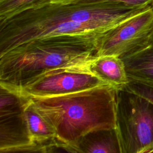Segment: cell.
<instances>
[{
    "label": "cell",
    "instance_id": "4",
    "mask_svg": "<svg viewBox=\"0 0 153 153\" xmlns=\"http://www.w3.org/2000/svg\"><path fill=\"white\" fill-rule=\"evenodd\" d=\"M116 120L121 153L153 152V105L148 100L117 90Z\"/></svg>",
    "mask_w": 153,
    "mask_h": 153
},
{
    "label": "cell",
    "instance_id": "9",
    "mask_svg": "<svg viewBox=\"0 0 153 153\" xmlns=\"http://www.w3.org/2000/svg\"><path fill=\"white\" fill-rule=\"evenodd\" d=\"M129 82L153 90V45H143L120 57Z\"/></svg>",
    "mask_w": 153,
    "mask_h": 153
},
{
    "label": "cell",
    "instance_id": "5",
    "mask_svg": "<svg viewBox=\"0 0 153 153\" xmlns=\"http://www.w3.org/2000/svg\"><path fill=\"white\" fill-rule=\"evenodd\" d=\"M103 85L108 84L89 70L61 68L46 72L25 85L12 90L27 97H49L75 93Z\"/></svg>",
    "mask_w": 153,
    "mask_h": 153
},
{
    "label": "cell",
    "instance_id": "3",
    "mask_svg": "<svg viewBox=\"0 0 153 153\" xmlns=\"http://www.w3.org/2000/svg\"><path fill=\"white\" fill-rule=\"evenodd\" d=\"M117 91L103 85L66 94L29 98L54 128L57 140L72 152H78V142L84 135L117 128Z\"/></svg>",
    "mask_w": 153,
    "mask_h": 153
},
{
    "label": "cell",
    "instance_id": "6",
    "mask_svg": "<svg viewBox=\"0 0 153 153\" xmlns=\"http://www.w3.org/2000/svg\"><path fill=\"white\" fill-rule=\"evenodd\" d=\"M153 25V7L108 30L97 40L96 56L122 57L140 47Z\"/></svg>",
    "mask_w": 153,
    "mask_h": 153
},
{
    "label": "cell",
    "instance_id": "11",
    "mask_svg": "<svg viewBox=\"0 0 153 153\" xmlns=\"http://www.w3.org/2000/svg\"><path fill=\"white\" fill-rule=\"evenodd\" d=\"M76 148L78 152L121 153L117 128L91 131L80 138Z\"/></svg>",
    "mask_w": 153,
    "mask_h": 153
},
{
    "label": "cell",
    "instance_id": "2",
    "mask_svg": "<svg viewBox=\"0 0 153 153\" xmlns=\"http://www.w3.org/2000/svg\"><path fill=\"white\" fill-rule=\"evenodd\" d=\"M90 35H59L34 39L0 55V85L17 89L57 69L89 70L97 57V40Z\"/></svg>",
    "mask_w": 153,
    "mask_h": 153
},
{
    "label": "cell",
    "instance_id": "14",
    "mask_svg": "<svg viewBox=\"0 0 153 153\" xmlns=\"http://www.w3.org/2000/svg\"><path fill=\"white\" fill-rule=\"evenodd\" d=\"M143 45H153V25L145 41L140 47Z\"/></svg>",
    "mask_w": 153,
    "mask_h": 153
},
{
    "label": "cell",
    "instance_id": "7",
    "mask_svg": "<svg viewBox=\"0 0 153 153\" xmlns=\"http://www.w3.org/2000/svg\"><path fill=\"white\" fill-rule=\"evenodd\" d=\"M24 114L31 140V152H71L69 147L57 140L54 128L39 114L29 97L25 103Z\"/></svg>",
    "mask_w": 153,
    "mask_h": 153
},
{
    "label": "cell",
    "instance_id": "15",
    "mask_svg": "<svg viewBox=\"0 0 153 153\" xmlns=\"http://www.w3.org/2000/svg\"><path fill=\"white\" fill-rule=\"evenodd\" d=\"M69 0H40L35 6H33V7H36V6H38V5H42V4H47V3H48V2H66V1H68Z\"/></svg>",
    "mask_w": 153,
    "mask_h": 153
},
{
    "label": "cell",
    "instance_id": "8",
    "mask_svg": "<svg viewBox=\"0 0 153 153\" xmlns=\"http://www.w3.org/2000/svg\"><path fill=\"white\" fill-rule=\"evenodd\" d=\"M0 134L1 152H31V140L24 108L17 111L0 114Z\"/></svg>",
    "mask_w": 153,
    "mask_h": 153
},
{
    "label": "cell",
    "instance_id": "1",
    "mask_svg": "<svg viewBox=\"0 0 153 153\" xmlns=\"http://www.w3.org/2000/svg\"><path fill=\"white\" fill-rule=\"evenodd\" d=\"M146 9L113 1L51 2L32 7L0 22V55L37 38L65 35L99 37Z\"/></svg>",
    "mask_w": 153,
    "mask_h": 153
},
{
    "label": "cell",
    "instance_id": "13",
    "mask_svg": "<svg viewBox=\"0 0 153 153\" xmlns=\"http://www.w3.org/2000/svg\"><path fill=\"white\" fill-rule=\"evenodd\" d=\"M113 1L124 4L131 8L144 9L153 7V0H69L60 3H90L96 2Z\"/></svg>",
    "mask_w": 153,
    "mask_h": 153
},
{
    "label": "cell",
    "instance_id": "12",
    "mask_svg": "<svg viewBox=\"0 0 153 153\" xmlns=\"http://www.w3.org/2000/svg\"><path fill=\"white\" fill-rule=\"evenodd\" d=\"M40 0H0V22L35 6Z\"/></svg>",
    "mask_w": 153,
    "mask_h": 153
},
{
    "label": "cell",
    "instance_id": "10",
    "mask_svg": "<svg viewBox=\"0 0 153 153\" xmlns=\"http://www.w3.org/2000/svg\"><path fill=\"white\" fill-rule=\"evenodd\" d=\"M88 69L94 75L117 90L124 88L129 83L125 65L119 57L97 56Z\"/></svg>",
    "mask_w": 153,
    "mask_h": 153
}]
</instances>
